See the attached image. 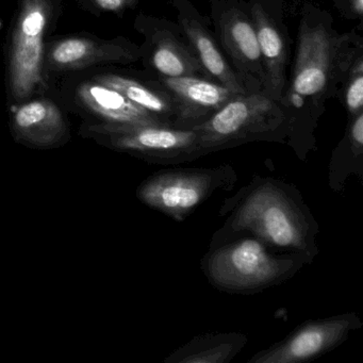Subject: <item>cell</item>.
<instances>
[{
    "label": "cell",
    "mask_w": 363,
    "mask_h": 363,
    "mask_svg": "<svg viewBox=\"0 0 363 363\" xmlns=\"http://www.w3.org/2000/svg\"><path fill=\"white\" fill-rule=\"evenodd\" d=\"M362 54L361 35L354 30L337 33L330 14L306 5L290 82L280 101L289 121L286 144L299 160L315 150L314 130L326 101L339 95L352 63Z\"/></svg>",
    "instance_id": "cell-1"
},
{
    "label": "cell",
    "mask_w": 363,
    "mask_h": 363,
    "mask_svg": "<svg viewBox=\"0 0 363 363\" xmlns=\"http://www.w3.org/2000/svg\"><path fill=\"white\" fill-rule=\"evenodd\" d=\"M218 216L222 228L210 245L240 235H250L279 252L318 256L320 226L301 191L281 179L256 175L235 194L225 199Z\"/></svg>",
    "instance_id": "cell-2"
},
{
    "label": "cell",
    "mask_w": 363,
    "mask_h": 363,
    "mask_svg": "<svg viewBox=\"0 0 363 363\" xmlns=\"http://www.w3.org/2000/svg\"><path fill=\"white\" fill-rule=\"evenodd\" d=\"M274 250L252 235H237L210 245L201 271L216 290L252 295L288 281L313 261L305 254Z\"/></svg>",
    "instance_id": "cell-3"
},
{
    "label": "cell",
    "mask_w": 363,
    "mask_h": 363,
    "mask_svg": "<svg viewBox=\"0 0 363 363\" xmlns=\"http://www.w3.org/2000/svg\"><path fill=\"white\" fill-rule=\"evenodd\" d=\"M62 14L61 0H18L7 52V94L11 107L45 95L46 38Z\"/></svg>",
    "instance_id": "cell-4"
},
{
    "label": "cell",
    "mask_w": 363,
    "mask_h": 363,
    "mask_svg": "<svg viewBox=\"0 0 363 363\" xmlns=\"http://www.w3.org/2000/svg\"><path fill=\"white\" fill-rule=\"evenodd\" d=\"M205 155L252 142L286 143L289 121L281 104L262 92L235 95L209 120L194 127Z\"/></svg>",
    "instance_id": "cell-5"
},
{
    "label": "cell",
    "mask_w": 363,
    "mask_h": 363,
    "mask_svg": "<svg viewBox=\"0 0 363 363\" xmlns=\"http://www.w3.org/2000/svg\"><path fill=\"white\" fill-rule=\"evenodd\" d=\"M237 180L230 164L161 169L140 184L137 196L144 205L184 222L216 193L233 190Z\"/></svg>",
    "instance_id": "cell-6"
},
{
    "label": "cell",
    "mask_w": 363,
    "mask_h": 363,
    "mask_svg": "<svg viewBox=\"0 0 363 363\" xmlns=\"http://www.w3.org/2000/svg\"><path fill=\"white\" fill-rule=\"evenodd\" d=\"M84 138L157 164H179L206 156L194 129L162 125H99L84 123Z\"/></svg>",
    "instance_id": "cell-7"
},
{
    "label": "cell",
    "mask_w": 363,
    "mask_h": 363,
    "mask_svg": "<svg viewBox=\"0 0 363 363\" xmlns=\"http://www.w3.org/2000/svg\"><path fill=\"white\" fill-rule=\"evenodd\" d=\"M57 77L62 78L57 93L59 104L82 116L86 124L162 125L122 93L92 79L84 71Z\"/></svg>",
    "instance_id": "cell-8"
},
{
    "label": "cell",
    "mask_w": 363,
    "mask_h": 363,
    "mask_svg": "<svg viewBox=\"0 0 363 363\" xmlns=\"http://www.w3.org/2000/svg\"><path fill=\"white\" fill-rule=\"evenodd\" d=\"M214 33L225 56L248 92H262V59L248 4L242 0H210Z\"/></svg>",
    "instance_id": "cell-9"
},
{
    "label": "cell",
    "mask_w": 363,
    "mask_h": 363,
    "mask_svg": "<svg viewBox=\"0 0 363 363\" xmlns=\"http://www.w3.org/2000/svg\"><path fill=\"white\" fill-rule=\"evenodd\" d=\"M140 59V46L126 38L105 40L90 33L69 35L46 42L44 75L48 84L52 78L65 74L109 65H133Z\"/></svg>",
    "instance_id": "cell-10"
},
{
    "label": "cell",
    "mask_w": 363,
    "mask_h": 363,
    "mask_svg": "<svg viewBox=\"0 0 363 363\" xmlns=\"http://www.w3.org/2000/svg\"><path fill=\"white\" fill-rule=\"evenodd\" d=\"M133 26L144 37L140 61L148 75L209 79L177 23L140 13Z\"/></svg>",
    "instance_id": "cell-11"
},
{
    "label": "cell",
    "mask_w": 363,
    "mask_h": 363,
    "mask_svg": "<svg viewBox=\"0 0 363 363\" xmlns=\"http://www.w3.org/2000/svg\"><path fill=\"white\" fill-rule=\"evenodd\" d=\"M354 312L303 323L282 341L260 350L248 363H301L313 360L337 348L352 331L362 327Z\"/></svg>",
    "instance_id": "cell-12"
},
{
    "label": "cell",
    "mask_w": 363,
    "mask_h": 363,
    "mask_svg": "<svg viewBox=\"0 0 363 363\" xmlns=\"http://www.w3.org/2000/svg\"><path fill=\"white\" fill-rule=\"evenodd\" d=\"M262 59L263 93L280 104L288 86L291 43L281 0H248Z\"/></svg>",
    "instance_id": "cell-13"
},
{
    "label": "cell",
    "mask_w": 363,
    "mask_h": 363,
    "mask_svg": "<svg viewBox=\"0 0 363 363\" xmlns=\"http://www.w3.org/2000/svg\"><path fill=\"white\" fill-rule=\"evenodd\" d=\"M172 5L177 13V24L209 79L235 94L250 93L223 52L216 33L210 29L209 21L199 13L191 0H173Z\"/></svg>",
    "instance_id": "cell-14"
},
{
    "label": "cell",
    "mask_w": 363,
    "mask_h": 363,
    "mask_svg": "<svg viewBox=\"0 0 363 363\" xmlns=\"http://www.w3.org/2000/svg\"><path fill=\"white\" fill-rule=\"evenodd\" d=\"M11 108L10 127L20 143L48 148L62 145L71 138L67 110L54 99L42 95Z\"/></svg>",
    "instance_id": "cell-15"
},
{
    "label": "cell",
    "mask_w": 363,
    "mask_h": 363,
    "mask_svg": "<svg viewBox=\"0 0 363 363\" xmlns=\"http://www.w3.org/2000/svg\"><path fill=\"white\" fill-rule=\"evenodd\" d=\"M154 78L175 103V128L193 129L203 124L238 95L206 78Z\"/></svg>",
    "instance_id": "cell-16"
},
{
    "label": "cell",
    "mask_w": 363,
    "mask_h": 363,
    "mask_svg": "<svg viewBox=\"0 0 363 363\" xmlns=\"http://www.w3.org/2000/svg\"><path fill=\"white\" fill-rule=\"evenodd\" d=\"M84 72L92 79L122 93L129 101L154 116L161 124L174 127L175 103L156 78L145 72L135 74L120 69H90Z\"/></svg>",
    "instance_id": "cell-17"
},
{
    "label": "cell",
    "mask_w": 363,
    "mask_h": 363,
    "mask_svg": "<svg viewBox=\"0 0 363 363\" xmlns=\"http://www.w3.org/2000/svg\"><path fill=\"white\" fill-rule=\"evenodd\" d=\"M243 333H206L192 337L164 359L165 363H229L246 347Z\"/></svg>",
    "instance_id": "cell-18"
},
{
    "label": "cell",
    "mask_w": 363,
    "mask_h": 363,
    "mask_svg": "<svg viewBox=\"0 0 363 363\" xmlns=\"http://www.w3.org/2000/svg\"><path fill=\"white\" fill-rule=\"evenodd\" d=\"M350 175L363 177V112L350 118L345 137L333 152L329 163V188L340 192Z\"/></svg>",
    "instance_id": "cell-19"
},
{
    "label": "cell",
    "mask_w": 363,
    "mask_h": 363,
    "mask_svg": "<svg viewBox=\"0 0 363 363\" xmlns=\"http://www.w3.org/2000/svg\"><path fill=\"white\" fill-rule=\"evenodd\" d=\"M350 118L363 112V54L352 63L339 95Z\"/></svg>",
    "instance_id": "cell-20"
},
{
    "label": "cell",
    "mask_w": 363,
    "mask_h": 363,
    "mask_svg": "<svg viewBox=\"0 0 363 363\" xmlns=\"http://www.w3.org/2000/svg\"><path fill=\"white\" fill-rule=\"evenodd\" d=\"M84 9L93 14L113 13L121 16L139 5V0H76Z\"/></svg>",
    "instance_id": "cell-21"
},
{
    "label": "cell",
    "mask_w": 363,
    "mask_h": 363,
    "mask_svg": "<svg viewBox=\"0 0 363 363\" xmlns=\"http://www.w3.org/2000/svg\"><path fill=\"white\" fill-rule=\"evenodd\" d=\"M350 10L354 18H362L363 16V0H350Z\"/></svg>",
    "instance_id": "cell-22"
}]
</instances>
